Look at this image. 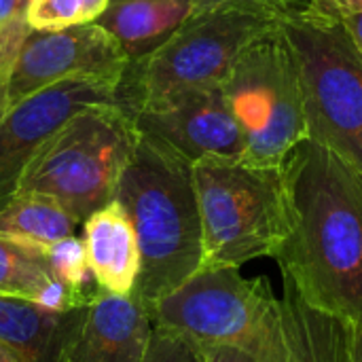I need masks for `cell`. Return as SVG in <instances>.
Returning a JSON list of instances; mask_svg holds the SVG:
<instances>
[{"mask_svg":"<svg viewBox=\"0 0 362 362\" xmlns=\"http://www.w3.org/2000/svg\"><path fill=\"white\" fill-rule=\"evenodd\" d=\"M189 2H191V13L204 11V8H210L216 4H225V2H252V4H261L265 8H272L284 21L286 19H301L308 15H318L312 0H189Z\"/></svg>","mask_w":362,"mask_h":362,"instance_id":"7402d4cb","label":"cell"},{"mask_svg":"<svg viewBox=\"0 0 362 362\" xmlns=\"http://www.w3.org/2000/svg\"><path fill=\"white\" fill-rule=\"evenodd\" d=\"M153 318L136 295L100 291L87 305L74 362H142Z\"/></svg>","mask_w":362,"mask_h":362,"instance_id":"4fadbf2b","label":"cell"},{"mask_svg":"<svg viewBox=\"0 0 362 362\" xmlns=\"http://www.w3.org/2000/svg\"><path fill=\"white\" fill-rule=\"evenodd\" d=\"M76 227V218L59 202L42 193L19 191L0 208V233L36 246H49L74 235Z\"/></svg>","mask_w":362,"mask_h":362,"instance_id":"2e32d148","label":"cell"},{"mask_svg":"<svg viewBox=\"0 0 362 362\" xmlns=\"http://www.w3.org/2000/svg\"><path fill=\"white\" fill-rule=\"evenodd\" d=\"M297 55L310 138L362 174V55L341 19L308 15L282 21Z\"/></svg>","mask_w":362,"mask_h":362,"instance_id":"ba28073f","label":"cell"},{"mask_svg":"<svg viewBox=\"0 0 362 362\" xmlns=\"http://www.w3.org/2000/svg\"><path fill=\"white\" fill-rule=\"evenodd\" d=\"M127 64L129 57L119 40L98 23H78L53 32L32 30L8 70V106L70 76L121 81Z\"/></svg>","mask_w":362,"mask_h":362,"instance_id":"30bf717a","label":"cell"},{"mask_svg":"<svg viewBox=\"0 0 362 362\" xmlns=\"http://www.w3.org/2000/svg\"><path fill=\"white\" fill-rule=\"evenodd\" d=\"M81 225L87 263L100 291L123 297L136 295L140 278V246L123 206L112 199Z\"/></svg>","mask_w":362,"mask_h":362,"instance_id":"5bb4252c","label":"cell"},{"mask_svg":"<svg viewBox=\"0 0 362 362\" xmlns=\"http://www.w3.org/2000/svg\"><path fill=\"white\" fill-rule=\"evenodd\" d=\"M25 21L30 30L36 32H53L87 23L83 0H30L25 4Z\"/></svg>","mask_w":362,"mask_h":362,"instance_id":"ffe728a7","label":"cell"},{"mask_svg":"<svg viewBox=\"0 0 362 362\" xmlns=\"http://www.w3.org/2000/svg\"><path fill=\"white\" fill-rule=\"evenodd\" d=\"M284 19L252 2H225L191 13L155 51L132 59L119 85V104H136L197 87H223L242 51Z\"/></svg>","mask_w":362,"mask_h":362,"instance_id":"5b68a950","label":"cell"},{"mask_svg":"<svg viewBox=\"0 0 362 362\" xmlns=\"http://www.w3.org/2000/svg\"><path fill=\"white\" fill-rule=\"evenodd\" d=\"M318 15L331 17V19H344L350 13L362 11L361 0H312Z\"/></svg>","mask_w":362,"mask_h":362,"instance_id":"cb8c5ba5","label":"cell"},{"mask_svg":"<svg viewBox=\"0 0 362 362\" xmlns=\"http://www.w3.org/2000/svg\"><path fill=\"white\" fill-rule=\"evenodd\" d=\"M11 70V68H8ZM8 70H0V119L8 108V98H6V85H8Z\"/></svg>","mask_w":362,"mask_h":362,"instance_id":"83f0119b","label":"cell"},{"mask_svg":"<svg viewBox=\"0 0 362 362\" xmlns=\"http://www.w3.org/2000/svg\"><path fill=\"white\" fill-rule=\"evenodd\" d=\"M308 344L310 354L318 362H362V325L346 322L322 314L284 284L282 297Z\"/></svg>","mask_w":362,"mask_h":362,"instance_id":"e0dca14e","label":"cell"},{"mask_svg":"<svg viewBox=\"0 0 362 362\" xmlns=\"http://www.w3.org/2000/svg\"><path fill=\"white\" fill-rule=\"evenodd\" d=\"M223 91L242 132V161L284 165L291 151L310 138L303 76L282 23L242 51Z\"/></svg>","mask_w":362,"mask_h":362,"instance_id":"52a82bcc","label":"cell"},{"mask_svg":"<svg viewBox=\"0 0 362 362\" xmlns=\"http://www.w3.org/2000/svg\"><path fill=\"white\" fill-rule=\"evenodd\" d=\"M45 259L51 269V274L62 280L66 286L76 291L78 295L93 299L100 293V286L95 284V278L87 263V252L83 240L68 235L64 240H57L49 246H45Z\"/></svg>","mask_w":362,"mask_h":362,"instance_id":"d6986e66","label":"cell"},{"mask_svg":"<svg viewBox=\"0 0 362 362\" xmlns=\"http://www.w3.org/2000/svg\"><path fill=\"white\" fill-rule=\"evenodd\" d=\"M142 362H206L204 348L191 337L153 325L151 341Z\"/></svg>","mask_w":362,"mask_h":362,"instance_id":"44dd1931","label":"cell"},{"mask_svg":"<svg viewBox=\"0 0 362 362\" xmlns=\"http://www.w3.org/2000/svg\"><path fill=\"white\" fill-rule=\"evenodd\" d=\"M51 278L45 246L0 233V295L34 301Z\"/></svg>","mask_w":362,"mask_h":362,"instance_id":"ac0fdd59","label":"cell"},{"mask_svg":"<svg viewBox=\"0 0 362 362\" xmlns=\"http://www.w3.org/2000/svg\"><path fill=\"white\" fill-rule=\"evenodd\" d=\"M153 325L208 346H231L255 362H318L284 299L265 276L202 267L151 310Z\"/></svg>","mask_w":362,"mask_h":362,"instance_id":"3957f363","label":"cell"},{"mask_svg":"<svg viewBox=\"0 0 362 362\" xmlns=\"http://www.w3.org/2000/svg\"><path fill=\"white\" fill-rule=\"evenodd\" d=\"M115 199L136 229L140 246L136 297L151 314L204 261L193 161L163 140L138 132Z\"/></svg>","mask_w":362,"mask_h":362,"instance_id":"7a4b0ae2","label":"cell"},{"mask_svg":"<svg viewBox=\"0 0 362 362\" xmlns=\"http://www.w3.org/2000/svg\"><path fill=\"white\" fill-rule=\"evenodd\" d=\"M189 15V0H110L95 23L119 40L132 62L155 51Z\"/></svg>","mask_w":362,"mask_h":362,"instance_id":"9a60e30c","label":"cell"},{"mask_svg":"<svg viewBox=\"0 0 362 362\" xmlns=\"http://www.w3.org/2000/svg\"><path fill=\"white\" fill-rule=\"evenodd\" d=\"M87 305L55 312L0 295V344L19 362H74Z\"/></svg>","mask_w":362,"mask_h":362,"instance_id":"7c38bea8","label":"cell"},{"mask_svg":"<svg viewBox=\"0 0 362 362\" xmlns=\"http://www.w3.org/2000/svg\"><path fill=\"white\" fill-rule=\"evenodd\" d=\"M341 21H344V25L348 28V32H350L354 45L358 47V51H361L362 55V11H356V13L346 15Z\"/></svg>","mask_w":362,"mask_h":362,"instance_id":"484cf974","label":"cell"},{"mask_svg":"<svg viewBox=\"0 0 362 362\" xmlns=\"http://www.w3.org/2000/svg\"><path fill=\"white\" fill-rule=\"evenodd\" d=\"M0 362H19L15 358V354L6 348V346H2L0 344Z\"/></svg>","mask_w":362,"mask_h":362,"instance_id":"f1b7e54d","label":"cell"},{"mask_svg":"<svg viewBox=\"0 0 362 362\" xmlns=\"http://www.w3.org/2000/svg\"><path fill=\"white\" fill-rule=\"evenodd\" d=\"M206 362H255L248 354L231 346H208L204 348Z\"/></svg>","mask_w":362,"mask_h":362,"instance_id":"d4e9b609","label":"cell"},{"mask_svg":"<svg viewBox=\"0 0 362 362\" xmlns=\"http://www.w3.org/2000/svg\"><path fill=\"white\" fill-rule=\"evenodd\" d=\"M293 231L274 257L303 303L362 325V174L322 142H299L284 161Z\"/></svg>","mask_w":362,"mask_h":362,"instance_id":"6da1fadb","label":"cell"},{"mask_svg":"<svg viewBox=\"0 0 362 362\" xmlns=\"http://www.w3.org/2000/svg\"><path fill=\"white\" fill-rule=\"evenodd\" d=\"M361 2H362V0H361Z\"/></svg>","mask_w":362,"mask_h":362,"instance_id":"4dcf8cb0","label":"cell"},{"mask_svg":"<svg viewBox=\"0 0 362 362\" xmlns=\"http://www.w3.org/2000/svg\"><path fill=\"white\" fill-rule=\"evenodd\" d=\"M25 11L19 0H0V25L8 23L17 17H23Z\"/></svg>","mask_w":362,"mask_h":362,"instance_id":"4316f807","label":"cell"},{"mask_svg":"<svg viewBox=\"0 0 362 362\" xmlns=\"http://www.w3.org/2000/svg\"><path fill=\"white\" fill-rule=\"evenodd\" d=\"M202 218V267H242L276 257L293 231L284 165L259 168L242 159L206 157L193 163ZM199 267V269H202Z\"/></svg>","mask_w":362,"mask_h":362,"instance_id":"277c9868","label":"cell"},{"mask_svg":"<svg viewBox=\"0 0 362 362\" xmlns=\"http://www.w3.org/2000/svg\"><path fill=\"white\" fill-rule=\"evenodd\" d=\"M19 2H21V6H23V11H25V4H28L30 0H19Z\"/></svg>","mask_w":362,"mask_h":362,"instance_id":"f546056e","label":"cell"},{"mask_svg":"<svg viewBox=\"0 0 362 362\" xmlns=\"http://www.w3.org/2000/svg\"><path fill=\"white\" fill-rule=\"evenodd\" d=\"M136 140L138 129L125 108L89 106L49 140L21 178L19 191L53 197L81 225L115 199Z\"/></svg>","mask_w":362,"mask_h":362,"instance_id":"8992f818","label":"cell"},{"mask_svg":"<svg viewBox=\"0 0 362 362\" xmlns=\"http://www.w3.org/2000/svg\"><path fill=\"white\" fill-rule=\"evenodd\" d=\"M142 134H151L189 161L242 159L244 140L223 87H197L136 104L127 110Z\"/></svg>","mask_w":362,"mask_h":362,"instance_id":"8fae6325","label":"cell"},{"mask_svg":"<svg viewBox=\"0 0 362 362\" xmlns=\"http://www.w3.org/2000/svg\"><path fill=\"white\" fill-rule=\"evenodd\" d=\"M30 32L32 30L25 21V15L0 25V70H8L13 66V62Z\"/></svg>","mask_w":362,"mask_h":362,"instance_id":"603a6c76","label":"cell"},{"mask_svg":"<svg viewBox=\"0 0 362 362\" xmlns=\"http://www.w3.org/2000/svg\"><path fill=\"white\" fill-rule=\"evenodd\" d=\"M121 81L70 76L8 106L0 119V208L19 191L32 161L81 110L119 104ZM121 106V104H119Z\"/></svg>","mask_w":362,"mask_h":362,"instance_id":"9c48e42d","label":"cell"}]
</instances>
